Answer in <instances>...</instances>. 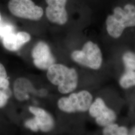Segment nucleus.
Returning <instances> with one entry per match:
<instances>
[{
	"label": "nucleus",
	"mask_w": 135,
	"mask_h": 135,
	"mask_svg": "<svg viewBox=\"0 0 135 135\" xmlns=\"http://www.w3.org/2000/svg\"><path fill=\"white\" fill-rule=\"evenodd\" d=\"M106 25L110 36L119 38L126 29L135 27V5L127 3L115 7L107 17Z\"/></svg>",
	"instance_id": "obj_1"
},
{
	"label": "nucleus",
	"mask_w": 135,
	"mask_h": 135,
	"mask_svg": "<svg viewBox=\"0 0 135 135\" xmlns=\"http://www.w3.org/2000/svg\"><path fill=\"white\" fill-rule=\"evenodd\" d=\"M47 77L49 81L57 86L62 94L73 92L77 87L78 75L74 68H69L65 65L54 64L48 69Z\"/></svg>",
	"instance_id": "obj_2"
},
{
	"label": "nucleus",
	"mask_w": 135,
	"mask_h": 135,
	"mask_svg": "<svg viewBox=\"0 0 135 135\" xmlns=\"http://www.w3.org/2000/svg\"><path fill=\"white\" fill-rule=\"evenodd\" d=\"M75 62L93 70H98L101 66L103 58L101 49L96 44L88 41L81 50H76L71 54Z\"/></svg>",
	"instance_id": "obj_3"
},
{
	"label": "nucleus",
	"mask_w": 135,
	"mask_h": 135,
	"mask_svg": "<svg viewBox=\"0 0 135 135\" xmlns=\"http://www.w3.org/2000/svg\"><path fill=\"white\" fill-rule=\"evenodd\" d=\"M92 101L91 94L83 90L72 93L68 97L61 98L58 101V106L61 111L68 113L85 112L89 110Z\"/></svg>",
	"instance_id": "obj_4"
},
{
	"label": "nucleus",
	"mask_w": 135,
	"mask_h": 135,
	"mask_svg": "<svg viewBox=\"0 0 135 135\" xmlns=\"http://www.w3.org/2000/svg\"><path fill=\"white\" fill-rule=\"evenodd\" d=\"M8 8L15 17L24 19L38 21L44 14L42 8L35 5L32 0H10Z\"/></svg>",
	"instance_id": "obj_5"
},
{
	"label": "nucleus",
	"mask_w": 135,
	"mask_h": 135,
	"mask_svg": "<svg viewBox=\"0 0 135 135\" xmlns=\"http://www.w3.org/2000/svg\"><path fill=\"white\" fill-rule=\"evenodd\" d=\"M89 111L90 116L95 119L97 124L101 127L114 123L117 119L115 112L107 106L101 98H97L92 103Z\"/></svg>",
	"instance_id": "obj_6"
},
{
	"label": "nucleus",
	"mask_w": 135,
	"mask_h": 135,
	"mask_svg": "<svg viewBox=\"0 0 135 135\" xmlns=\"http://www.w3.org/2000/svg\"><path fill=\"white\" fill-rule=\"evenodd\" d=\"M48 6L46 15L51 22L63 25L67 22L68 15L66 9L67 0H46Z\"/></svg>",
	"instance_id": "obj_7"
},
{
	"label": "nucleus",
	"mask_w": 135,
	"mask_h": 135,
	"mask_svg": "<svg viewBox=\"0 0 135 135\" xmlns=\"http://www.w3.org/2000/svg\"><path fill=\"white\" fill-rule=\"evenodd\" d=\"M32 56L35 66L41 70H48L56 62L49 46L44 42H39L35 45L32 52Z\"/></svg>",
	"instance_id": "obj_8"
},
{
	"label": "nucleus",
	"mask_w": 135,
	"mask_h": 135,
	"mask_svg": "<svg viewBox=\"0 0 135 135\" xmlns=\"http://www.w3.org/2000/svg\"><path fill=\"white\" fill-rule=\"evenodd\" d=\"M29 111L35 117V121L39 128V130L44 132H48L54 127L55 122L53 117L42 108L36 107H30Z\"/></svg>",
	"instance_id": "obj_9"
},
{
	"label": "nucleus",
	"mask_w": 135,
	"mask_h": 135,
	"mask_svg": "<svg viewBox=\"0 0 135 135\" xmlns=\"http://www.w3.org/2000/svg\"><path fill=\"white\" fill-rule=\"evenodd\" d=\"M3 39V43L6 49L11 51H16L30 41L31 36L25 32L17 33L14 32L8 35Z\"/></svg>",
	"instance_id": "obj_10"
},
{
	"label": "nucleus",
	"mask_w": 135,
	"mask_h": 135,
	"mask_svg": "<svg viewBox=\"0 0 135 135\" xmlns=\"http://www.w3.org/2000/svg\"><path fill=\"white\" fill-rule=\"evenodd\" d=\"M34 92L32 83L26 78H19L16 80L14 84V92L16 98L20 101L27 100L29 94Z\"/></svg>",
	"instance_id": "obj_11"
},
{
	"label": "nucleus",
	"mask_w": 135,
	"mask_h": 135,
	"mask_svg": "<svg viewBox=\"0 0 135 135\" xmlns=\"http://www.w3.org/2000/svg\"><path fill=\"white\" fill-rule=\"evenodd\" d=\"M120 85L123 89H129L135 86V71L126 70L120 78Z\"/></svg>",
	"instance_id": "obj_12"
},
{
	"label": "nucleus",
	"mask_w": 135,
	"mask_h": 135,
	"mask_svg": "<svg viewBox=\"0 0 135 135\" xmlns=\"http://www.w3.org/2000/svg\"><path fill=\"white\" fill-rule=\"evenodd\" d=\"M126 70L135 71V54L132 52H127L122 57Z\"/></svg>",
	"instance_id": "obj_13"
},
{
	"label": "nucleus",
	"mask_w": 135,
	"mask_h": 135,
	"mask_svg": "<svg viewBox=\"0 0 135 135\" xmlns=\"http://www.w3.org/2000/svg\"><path fill=\"white\" fill-rule=\"evenodd\" d=\"M14 27L9 24L2 23L0 22V37L4 38L6 36L14 33Z\"/></svg>",
	"instance_id": "obj_14"
},
{
	"label": "nucleus",
	"mask_w": 135,
	"mask_h": 135,
	"mask_svg": "<svg viewBox=\"0 0 135 135\" xmlns=\"http://www.w3.org/2000/svg\"><path fill=\"white\" fill-rule=\"evenodd\" d=\"M119 127V125L115 123H111L104 127L103 134L105 135H118Z\"/></svg>",
	"instance_id": "obj_15"
},
{
	"label": "nucleus",
	"mask_w": 135,
	"mask_h": 135,
	"mask_svg": "<svg viewBox=\"0 0 135 135\" xmlns=\"http://www.w3.org/2000/svg\"><path fill=\"white\" fill-rule=\"evenodd\" d=\"M25 126L27 128H28L33 132H37L39 130V128L34 118L29 119L26 121L25 123Z\"/></svg>",
	"instance_id": "obj_16"
},
{
	"label": "nucleus",
	"mask_w": 135,
	"mask_h": 135,
	"mask_svg": "<svg viewBox=\"0 0 135 135\" xmlns=\"http://www.w3.org/2000/svg\"><path fill=\"white\" fill-rule=\"evenodd\" d=\"M7 97L5 96L4 94L0 90V108L5 106L7 103Z\"/></svg>",
	"instance_id": "obj_17"
},
{
	"label": "nucleus",
	"mask_w": 135,
	"mask_h": 135,
	"mask_svg": "<svg viewBox=\"0 0 135 135\" xmlns=\"http://www.w3.org/2000/svg\"><path fill=\"white\" fill-rule=\"evenodd\" d=\"M9 82L6 78H0V89H4L9 87Z\"/></svg>",
	"instance_id": "obj_18"
},
{
	"label": "nucleus",
	"mask_w": 135,
	"mask_h": 135,
	"mask_svg": "<svg viewBox=\"0 0 135 135\" xmlns=\"http://www.w3.org/2000/svg\"><path fill=\"white\" fill-rule=\"evenodd\" d=\"M128 129L125 126H119L118 131V135H128Z\"/></svg>",
	"instance_id": "obj_19"
},
{
	"label": "nucleus",
	"mask_w": 135,
	"mask_h": 135,
	"mask_svg": "<svg viewBox=\"0 0 135 135\" xmlns=\"http://www.w3.org/2000/svg\"><path fill=\"white\" fill-rule=\"evenodd\" d=\"M7 74L5 67L1 63H0V78H7Z\"/></svg>",
	"instance_id": "obj_20"
},
{
	"label": "nucleus",
	"mask_w": 135,
	"mask_h": 135,
	"mask_svg": "<svg viewBox=\"0 0 135 135\" xmlns=\"http://www.w3.org/2000/svg\"><path fill=\"white\" fill-rule=\"evenodd\" d=\"M2 91L4 94L5 96L7 97L8 99H9L10 97H11L12 95V92L9 87L3 89L2 90Z\"/></svg>",
	"instance_id": "obj_21"
},
{
	"label": "nucleus",
	"mask_w": 135,
	"mask_h": 135,
	"mask_svg": "<svg viewBox=\"0 0 135 135\" xmlns=\"http://www.w3.org/2000/svg\"><path fill=\"white\" fill-rule=\"evenodd\" d=\"M131 135H135V127H133L131 130Z\"/></svg>",
	"instance_id": "obj_22"
},
{
	"label": "nucleus",
	"mask_w": 135,
	"mask_h": 135,
	"mask_svg": "<svg viewBox=\"0 0 135 135\" xmlns=\"http://www.w3.org/2000/svg\"><path fill=\"white\" fill-rule=\"evenodd\" d=\"M1 19H2V16H1V12H0V22L1 21Z\"/></svg>",
	"instance_id": "obj_23"
}]
</instances>
